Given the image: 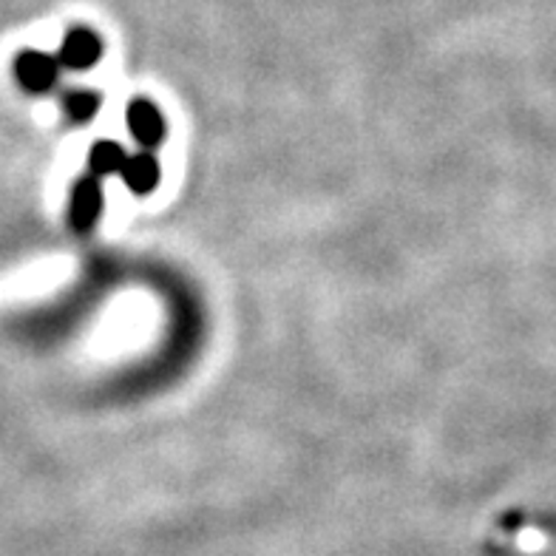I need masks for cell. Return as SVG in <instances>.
Masks as SVG:
<instances>
[{"mask_svg":"<svg viewBox=\"0 0 556 556\" xmlns=\"http://www.w3.org/2000/svg\"><path fill=\"white\" fill-rule=\"evenodd\" d=\"M103 185L97 182V176H86L74 185L72 202H68V222L77 233H86L103 216Z\"/></svg>","mask_w":556,"mask_h":556,"instance_id":"6da1fadb","label":"cell"},{"mask_svg":"<svg viewBox=\"0 0 556 556\" xmlns=\"http://www.w3.org/2000/svg\"><path fill=\"white\" fill-rule=\"evenodd\" d=\"M128 131L131 137L137 139L142 148H156L162 146V139H165V131H168V125H165V117H162V111L156 109L154 103H148V100H134L128 105Z\"/></svg>","mask_w":556,"mask_h":556,"instance_id":"7a4b0ae2","label":"cell"},{"mask_svg":"<svg viewBox=\"0 0 556 556\" xmlns=\"http://www.w3.org/2000/svg\"><path fill=\"white\" fill-rule=\"evenodd\" d=\"M15 74L23 88L40 94V91H49L58 83L60 60L49 58L43 52H23L15 63Z\"/></svg>","mask_w":556,"mask_h":556,"instance_id":"3957f363","label":"cell"},{"mask_svg":"<svg viewBox=\"0 0 556 556\" xmlns=\"http://www.w3.org/2000/svg\"><path fill=\"white\" fill-rule=\"evenodd\" d=\"M100 58H103V43H100V37L88 29H72L63 37L58 60L66 68L83 72V68L94 66Z\"/></svg>","mask_w":556,"mask_h":556,"instance_id":"277c9868","label":"cell"},{"mask_svg":"<svg viewBox=\"0 0 556 556\" xmlns=\"http://www.w3.org/2000/svg\"><path fill=\"white\" fill-rule=\"evenodd\" d=\"M119 176H123L128 191L137 193V197H146V193H151L160 185V165H156V160L151 154L128 156Z\"/></svg>","mask_w":556,"mask_h":556,"instance_id":"5b68a950","label":"cell"},{"mask_svg":"<svg viewBox=\"0 0 556 556\" xmlns=\"http://www.w3.org/2000/svg\"><path fill=\"white\" fill-rule=\"evenodd\" d=\"M125 160H128V154H125L117 142L103 139V142H97V146L88 151V170H91V176H97V179H100V176H114L123 170Z\"/></svg>","mask_w":556,"mask_h":556,"instance_id":"8992f818","label":"cell"},{"mask_svg":"<svg viewBox=\"0 0 556 556\" xmlns=\"http://www.w3.org/2000/svg\"><path fill=\"white\" fill-rule=\"evenodd\" d=\"M100 94L97 91H86V88H80V91H72V94H66V100H63V109H66L68 117L74 119V123H86V119H91L100 111Z\"/></svg>","mask_w":556,"mask_h":556,"instance_id":"52a82bcc","label":"cell"}]
</instances>
